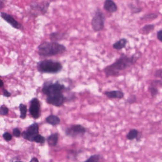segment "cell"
I'll return each mask as SVG.
<instances>
[{"instance_id":"31","label":"cell","mask_w":162,"mask_h":162,"mask_svg":"<svg viewBox=\"0 0 162 162\" xmlns=\"http://www.w3.org/2000/svg\"><path fill=\"white\" fill-rule=\"evenodd\" d=\"M157 38L160 42L162 43V30H160L157 32Z\"/></svg>"},{"instance_id":"7","label":"cell","mask_w":162,"mask_h":162,"mask_svg":"<svg viewBox=\"0 0 162 162\" xmlns=\"http://www.w3.org/2000/svg\"><path fill=\"white\" fill-rule=\"evenodd\" d=\"M51 2L44 1L40 3L33 2L31 4V9L33 11H36V15H44L48 12Z\"/></svg>"},{"instance_id":"16","label":"cell","mask_w":162,"mask_h":162,"mask_svg":"<svg viewBox=\"0 0 162 162\" xmlns=\"http://www.w3.org/2000/svg\"><path fill=\"white\" fill-rule=\"evenodd\" d=\"M65 33L53 32L50 34L49 38L51 42H57L65 38Z\"/></svg>"},{"instance_id":"22","label":"cell","mask_w":162,"mask_h":162,"mask_svg":"<svg viewBox=\"0 0 162 162\" xmlns=\"http://www.w3.org/2000/svg\"><path fill=\"white\" fill-rule=\"evenodd\" d=\"M129 7L132 14H139V13H141L143 10V9L142 8L136 6L133 4H130Z\"/></svg>"},{"instance_id":"30","label":"cell","mask_w":162,"mask_h":162,"mask_svg":"<svg viewBox=\"0 0 162 162\" xmlns=\"http://www.w3.org/2000/svg\"><path fill=\"white\" fill-rule=\"evenodd\" d=\"M21 135V131H20V130H19L18 128H14V130H13V135H14L15 137H20Z\"/></svg>"},{"instance_id":"13","label":"cell","mask_w":162,"mask_h":162,"mask_svg":"<svg viewBox=\"0 0 162 162\" xmlns=\"http://www.w3.org/2000/svg\"><path fill=\"white\" fill-rule=\"evenodd\" d=\"M128 40L125 38H121L119 41L115 43L113 45V47L115 50L120 51L126 47V45L128 43Z\"/></svg>"},{"instance_id":"5","label":"cell","mask_w":162,"mask_h":162,"mask_svg":"<svg viewBox=\"0 0 162 162\" xmlns=\"http://www.w3.org/2000/svg\"><path fill=\"white\" fill-rule=\"evenodd\" d=\"M105 17L101 10L97 9L91 21L92 28L95 32L102 31L105 27Z\"/></svg>"},{"instance_id":"24","label":"cell","mask_w":162,"mask_h":162,"mask_svg":"<svg viewBox=\"0 0 162 162\" xmlns=\"http://www.w3.org/2000/svg\"><path fill=\"white\" fill-rule=\"evenodd\" d=\"M100 156L95 154L91 156L88 159H87L84 162H100Z\"/></svg>"},{"instance_id":"3","label":"cell","mask_w":162,"mask_h":162,"mask_svg":"<svg viewBox=\"0 0 162 162\" xmlns=\"http://www.w3.org/2000/svg\"><path fill=\"white\" fill-rule=\"evenodd\" d=\"M66 51V47L57 42L45 41L38 47V53L41 57L54 56L63 54Z\"/></svg>"},{"instance_id":"25","label":"cell","mask_w":162,"mask_h":162,"mask_svg":"<svg viewBox=\"0 0 162 162\" xmlns=\"http://www.w3.org/2000/svg\"><path fill=\"white\" fill-rule=\"evenodd\" d=\"M45 141V139L43 136L41 135H38L34 139V142H35L37 143L41 144H43L44 143Z\"/></svg>"},{"instance_id":"36","label":"cell","mask_w":162,"mask_h":162,"mask_svg":"<svg viewBox=\"0 0 162 162\" xmlns=\"http://www.w3.org/2000/svg\"><path fill=\"white\" fill-rule=\"evenodd\" d=\"M22 162V161H11V162Z\"/></svg>"},{"instance_id":"23","label":"cell","mask_w":162,"mask_h":162,"mask_svg":"<svg viewBox=\"0 0 162 162\" xmlns=\"http://www.w3.org/2000/svg\"><path fill=\"white\" fill-rule=\"evenodd\" d=\"M150 86L157 88H158V87H162V79H154L151 80Z\"/></svg>"},{"instance_id":"20","label":"cell","mask_w":162,"mask_h":162,"mask_svg":"<svg viewBox=\"0 0 162 162\" xmlns=\"http://www.w3.org/2000/svg\"><path fill=\"white\" fill-rule=\"evenodd\" d=\"M158 14H156V13H149V14H146L143 16L140 19L141 20H154L158 18Z\"/></svg>"},{"instance_id":"29","label":"cell","mask_w":162,"mask_h":162,"mask_svg":"<svg viewBox=\"0 0 162 162\" xmlns=\"http://www.w3.org/2000/svg\"><path fill=\"white\" fill-rule=\"evenodd\" d=\"M3 137L5 140L8 142L11 140L13 138V136L11 135V134H10L8 132H5V133H4L3 134Z\"/></svg>"},{"instance_id":"11","label":"cell","mask_w":162,"mask_h":162,"mask_svg":"<svg viewBox=\"0 0 162 162\" xmlns=\"http://www.w3.org/2000/svg\"><path fill=\"white\" fill-rule=\"evenodd\" d=\"M103 8L111 14L116 13L118 10L117 4L112 0H106L103 3Z\"/></svg>"},{"instance_id":"6","label":"cell","mask_w":162,"mask_h":162,"mask_svg":"<svg viewBox=\"0 0 162 162\" xmlns=\"http://www.w3.org/2000/svg\"><path fill=\"white\" fill-rule=\"evenodd\" d=\"M39 127L36 123H34L30 125L26 131L23 132L22 136L23 138L30 142H34L36 136L38 135Z\"/></svg>"},{"instance_id":"9","label":"cell","mask_w":162,"mask_h":162,"mask_svg":"<svg viewBox=\"0 0 162 162\" xmlns=\"http://www.w3.org/2000/svg\"><path fill=\"white\" fill-rule=\"evenodd\" d=\"M29 111L32 118L38 119L40 116V102L38 98H34L31 99Z\"/></svg>"},{"instance_id":"17","label":"cell","mask_w":162,"mask_h":162,"mask_svg":"<svg viewBox=\"0 0 162 162\" xmlns=\"http://www.w3.org/2000/svg\"><path fill=\"white\" fill-rule=\"evenodd\" d=\"M45 121L48 124L53 126L58 125L60 122V119L59 117L54 115H51L48 116L45 119Z\"/></svg>"},{"instance_id":"12","label":"cell","mask_w":162,"mask_h":162,"mask_svg":"<svg viewBox=\"0 0 162 162\" xmlns=\"http://www.w3.org/2000/svg\"><path fill=\"white\" fill-rule=\"evenodd\" d=\"M104 94L109 99H122L124 97L123 92L119 90L106 91L104 92Z\"/></svg>"},{"instance_id":"2","label":"cell","mask_w":162,"mask_h":162,"mask_svg":"<svg viewBox=\"0 0 162 162\" xmlns=\"http://www.w3.org/2000/svg\"><path fill=\"white\" fill-rule=\"evenodd\" d=\"M141 56V52L140 51L136 52L130 56L122 53L120 58L113 63L105 68L104 72L106 76L107 77H117L121 72L134 65Z\"/></svg>"},{"instance_id":"34","label":"cell","mask_w":162,"mask_h":162,"mask_svg":"<svg viewBox=\"0 0 162 162\" xmlns=\"http://www.w3.org/2000/svg\"><path fill=\"white\" fill-rule=\"evenodd\" d=\"M30 162H39V161L36 157H33Z\"/></svg>"},{"instance_id":"4","label":"cell","mask_w":162,"mask_h":162,"mask_svg":"<svg viewBox=\"0 0 162 162\" xmlns=\"http://www.w3.org/2000/svg\"><path fill=\"white\" fill-rule=\"evenodd\" d=\"M37 70L41 73L57 74L63 70V65L59 61L53 59H44L37 63Z\"/></svg>"},{"instance_id":"32","label":"cell","mask_w":162,"mask_h":162,"mask_svg":"<svg viewBox=\"0 0 162 162\" xmlns=\"http://www.w3.org/2000/svg\"><path fill=\"white\" fill-rule=\"evenodd\" d=\"M3 95L5 97H10L11 96V93H10L6 89L3 88Z\"/></svg>"},{"instance_id":"14","label":"cell","mask_w":162,"mask_h":162,"mask_svg":"<svg viewBox=\"0 0 162 162\" xmlns=\"http://www.w3.org/2000/svg\"><path fill=\"white\" fill-rule=\"evenodd\" d=\"M155 28V25L153 24H146L143 26L140 30L142 35H148L152 32Z\"/></svg>"},{"instance_id":"26","label":"cell","mask_w":162,"mask_h":162,"mask_svg":"<svg viewBox=\"0 0 162 162\" xmlns=\"http://www.w3.org/2000/svg\"><path fill=\"white\" fill-rule=\"evenodd\" d=\"M9 113V109L5 105H2L0 107V115H6Z\"/></svg>"},{"instance_id":"21","label":"cell","mask_w":162,"mask_h":162,"mask_svg":"<svg viewBox=\"0 0 162 162\" xmlns=\"http://www.w3.org/2000/svg\"><path fill=\"white\" fill-rule=\"evenodd\" d=\"M148 91L151 94V97L152 98H155L159 94L158 88L157 87H154L149 86L148 88Z\"/></svg>"},{"instance_id":"35","label":"cell","mask_w":162,"mask_h":162,"mask_svg":"<svg viewBox=\"0 0 162 162\" xmlns=\"http://www.w3.org/2000/svg\"><path fill=\"white\" fill-rule=\"evenodd\" d=\"M4 86V83L2 79H0V87H3Z\"/></svg>"},{"instance_id":"28","label":"cell","mask_w":162,"mask_h":162,"mask_svg":"<svg viewBox=\"0 0 162 162\" xmlns=\"http://www.w3.org/2000/svg\"><path fill=\"white\" fill-rule=\"evenodd\" d=\"M155 78H158L162 79V69H159L155 71L154 73Z\"/></svg>"},{"instance_id":"15","label":"cell","mask_w":162,"mask_h":162,"mask_svg":"<svg viewBox=\"0 0 162 162\" xmlns=\"http://www.w3.org/2000/svg\"><path fill=\"white\" fill-rule=\"evenodd\" d=\"M58 134L57 133L51 134L47 138V142L50 147H55L58 141Z\"/></svg>"},{"instance_id":"1","label":"cell","mask_w":162,"mask_h":162,"mask_svg":"<svg viewBox=\"0 0 162 162\" xmlns=\"http://www.w3.org/2000/svg\"><path fill=\"white\" fill-rule=\"evenodd\" d=\"M41 91L46 98L47 103L57 107H60L67 100L64 93L70 92L71 88L60 83L58 80L53 82H45L42 87Z\"/></svg>"},{"instance_id":"18","label":"cell","mask_w":162,"mask_h":162,"mask_svg":"<svg viewBox=\"0 0 162 162\" xmlns=\"http://www.w3.org/2000/svg\"><path fill=\"white\" fill-rule=\"evenodd\" d=\"M140 132L137 129H131L127 135V138L129 140H133L136 139Z\"/></svg>"},{"instance_id":"19","label":"cell","mask_w":162,"mask_h":162,"mask_svg":"<svg viewBox=\"0 0 162 162\" xmlns=\"http://www.w3.org/2000/svg\"><path fill=\"white\" fill-rule=\"evenodd\" d=\"M19 108H20V112H21V115H20V118L23 119H24L26 118V115L27 112V106L23 104H21L19 106Z\"/></svg>"},{"instance_id":"33","label":"cell","mask_w":162,"mask_h":162,"mask_svg":"<svg viewBox=\"0 0 162 162\" xmlns=\"http://www.w3.org/2000/svg\"><path fill=\"white\" fill-rule=\"evenodd\" d=\"M5 6V3L2 1H0V9H2Z\"/></svg>"},{"instance_id":"8","label":"cell","mask_w":162,"mask_h":162,"mask_svg":"<svg viewBox=\"0 0 162 162\" xmlns=\"http://www.w3.org/2000/svg\"><path fill=\"white\" fill-rule=\"evenodd\" d=\"M85 132V128L81 125H73L66 128L65 131L66 136L72 137L84 135Z\"/></svg>"},{"instance_id":"27","label":"cell","mask_w":162,"mask_h":162,"mask_svg":"<svg viewBox=\"0 0 162 162\" xmlns=\"http://www.w3.org/2000/svg\"><path fill=\"white\" fill-rule=\"evenodd\" d=\"M136 97L135 95H131L127 99V102L129 104H133L136 102Z\"/></svg>"},{"instance_id":"10","label":"cell","mask_w":162,"mask_h":162,"mask_svg":"<svg viewBox=\"0 0 162 162\" xmlns=\"http://www.w3.org/2000/svg\"><path fill=\"white\" fill-rule=\"evenodd\" d=\"M1 17L4 21L7 22L9 24H10L12 27H14V28L19 30H22L23 28L22 24L17 22L11 15L7 14V13H1Z\"/></svg>"}]
</instances>
